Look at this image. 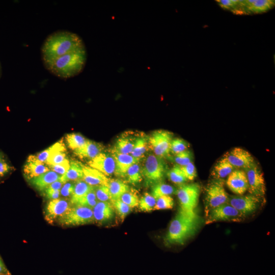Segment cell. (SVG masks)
Returning a JSON list of instances; mask_svg holds the SVG:
<instances>
[{"label": "cell", "instance_id": "49", "mask_svg": "<svg viewBox=\"0 0 275 275\" xmlns=\"http://www.w3.org/2000/svg\"><path fill=\"white\" fill-rule=\"evenodd\" d=\"M1 159V158L0 157V159Z\"/></svg>", "mask_w": 275, "mask_h": 275}, {"label": "cell", "instance_id": "19", "mask_svg": "<svg viewBox=\"0 0 275 275\" xmlns=\"http://www.w3.org/2000/svg\"><path fill=\"white\" fill-rule=\"evenodd\" d=\"M92 186L107 185L109 178L97 170L89 166H84L82 179Z\"/></svg>", "mask_w": 275, "mask_h": 275}, {"label": "cell", "instance_id": "6", "mask_svg": "<svg viewBox=\"0 0 275 275\" xmlns=\"http://www.w3.org/2000/svg\"><path fill=\"white\" fill-rule=\"evenodd\" d=\"M200 192V185L197 183L181 186L177 190L180 209L187 212H194L197 207Z\"/></svg>", "mask_w": 275, "mask_h": 275}, {"label": "cell", "instance_id": "31", "mask_svg": "<svg viewBox=\"0 0 275 275\" xmlns=\"http://www.w3.org/2000/svg\"><path fill=\"white\" fill-rule=\"evenodd\" d=\"M126 177L128 181L132 184H137L142 179V171L138 163H134L128 169Z\"/></svg>", "mask_w": 275, "mask_h": 275}, {"label": "cell", "instance_id": "46", "mask_svg": "<svg viewBox=\"0 0 275 275\" xmlns=\"http://www.w3.org/2000/svg\"><path fill=\"white\" fill-rule=\"evenodd\" d=\"M11 170V167L3 159H0V177H3Z\"/></svg>", "mask_w": 275, "mask_h": 275}, {"label": "cell", "instance_id": "8", "mask_svg": "<svg viewBox=\"0 0 275 275\" xmlns=\"http://www.w3.org/2000/svg\"><path fill=\"white\" fill-rule=\"evenodd\" d=\"M173 139L172 132L164 130L154 131L148 140L154 155L162 158L170 153L171 141Z\"/></svg>", "mask_w": 275, "mask_h": 275}, {"label": "cell", "instance_id": "14", "mask_svg": "<svg viewBox=\"0 0 275 275\" xmlns=\"http://www.w3.org/2000/svg\"><path fill=\"white\" fill-rule=\"evenodd\" d=\"M88 166L97 170L105 175L109 176L115 170V161L112 154L101 152L94 158L90 160Z\"/></svg>", "mask_w": 275, "mask_h": 275}, {"label": "cell", "instance_id": "40", "mask_svg": "<svg viewBox=\"0 0 275 275\" xmlns=\"http://www.w3.org/2000/svg\"><path fill=\"white\" fill-rule=\"evenodd\" d=\"M66 151H58L51 154L47 158L45 163L52 166L63 162L66 158Z\"/></svg>", "mask_w": 275, "mask_h": 275}, {"label": "cell", "instance_id": "47", "mask_svg": "<svg viewBox=\"0 0 275 275\" xmlns=\"http://www.w3.org/2000/svg\"><path fill=\"white\" fill-rule=\"evenodd\" d=\"M63 184L64 183L60 179L52 183L46 189L54 190H60Z\"/></svg>", "mask_w": 275, "mask_h": 275}, {"label": "cell", "instance_id": "2", "mask_svg": "<svg viewBox=\"0 0 275 275\" xmlns=\"http://www.w3.org/2000/svg\"><path fill=\"white\" fill-rule=\"evenodd\" d=\"M200 221L195 212H187L180 209L170 224L164 238V244H183L197 232Z\"/></svg>", "mask_w": 275, "mask_h": 275}, {"label": "cell", "instance_id": "44", "mask_svg": "<svg viewBox=\"0 0 275 275\" xmlns=\"http://www.w3.org/2000/svg\"><path fill=\"white\" fill-rule=\"evenodd\" d=\"M74 183L71 182H67L63 185L60 189V195L64 197H71L74 189Z\"/></svg>", "mask_w": 275, "mask_h": 275}, {"label": "cell", "instance_id": "15", "mask_svg": "<svg viewBox=\"0 0 275 275\" xmlns=\"http://www.w3.org/2000/svg\"><path fill=\"white\" fill-rule=\"evenodd\" d=\"M226 184L233 193L242 195L248 189L245 172L242 170L235 169L228 176Z\"/></svg>", "mask_w": 275, "mask_h": 275}, {"label": "cell", "instance_id": "13", "mask_svg": "<svg viewBox=\"0 0 275 275\" xmlns=\"http://www.w3.org/2000/svg\"><path fill=\"white\" fill-rule=\"evenodd\" d=\"M224 156L235 169L245 170L255 164L254 157L251 153L240 147L233 148Z\"/></svg>", "mask_w": 275, "mask_h": 275}, {"label": "cell", "instance_id": "22", "mask_svg": "<svg viewBox=\"0 0 275 275\" xmlns=\"http://www.w3.org/2000/svg\"><path fill=\"white\" fill-rule=\"evenodd\" d=\"M80 162L72 160L70 161V167L67 172L60 178L64 183L71 181L81 180L83 176V167Z\"/></svg>", "mask_w": 275, "mask_h": 275}, {"label": "cell", "instance_id": "39", "mask_svg": "<svg viewBox=\"0 0 275 275\" xmlns=\"http://www.w3.org/2000/svg\"><path fill=\"white\" fill-rule=\"evenodd\" d=\"M94 190L96 198L98 201H111V195L107 185H100L94 186Z\"/></svg>", "mask_w": 275, "mask_h": 275}, {"label": "cell", "instance_id": "34", "mask_svg": "<svg viewBox=\"0 0 275 275\" xmlns=\"http://www.w3.org/2000/svg\"><path fill=\"white\" fill-rule=\"evenodd\" d=\"M98 202L94 187L92 190L81 198L75 205L85 206L93 209Z\"/></svg>", "mask_w": 275, "mask_h": 275}, {"label": "cell", "instance_id": "35", "mask_svg": "<svg viewBox=\"0 0 275 275\" xmlns=\"http://www.w3.org/2000/svg\"><path fill=\"white\" fill-rule=\"evenodd\" d=\"M111 203L115 211L122 220H123L131 211V208L120 199L112 201Z\"/></svg>", "mask_w": 275, "mask_h": 275}, {"label": "cell", "instance_id": "43", "mask_svg": "<svg viewBox=\"0 0 275 275\" xmlns=\"http://www.w3.org/2000/svg\"><path fill=\"white\" fill-rule=\"evenodd\" d=\"M70 167V161L66 158L63 162L50 166L49 169L60 176L64 175Z\"/></svg>", "mask_w": 275, "mask_h": 275}, {"label": "cell", "instance_id": "21", "mask_svg": "<svg viewBox=\"0 0 275 275\" xmlns=\"http://www.w3.org/2000/svg\"><path fill=\"white\" fill-rule=\"evenodd\" d=\"M61 176L49 170L30 180L31 183L39 191H44L53 182L60 180Z\"/></svg>", "mask_w": 275, "mask_h": 275}, {"label": "cell", "instance_id": "16", "mask_svg": "<svg viewBox=\"0 0 275 275\" xmlns=\"http://www.w3.org/2000/svg\"><path fill=\"white\" fill-rule=\"evenodd\" d=\"M92 210L94 223L98 224L108 222L115 215V210L109 202L98 201Z\"/></svg>", "mask_w": 275, "mask_h": 275}, {"label": "cell", "instance_id": "24", "mask_svg": "<svg viewBox=\"0 0 275 275\" xmlns=\"http://www.w3.org/2000/svg\"><path fill=\"white\" fill-rule=\"evenodd\" d=\"M235 169L223 156L214 165L211 174L216 179H222L228 176Z\"/></svg>", "mask_w": 275, "mask_h": 275}, {"label": "cell", "instance_id": "11", "mask_svg": "<svg viewBox=\"0 0 275 275\" xmlns=\"http://www.w3.org/2000/svg\"><path fill=\"white\" fill-rule=\"evenodd\" d=\"M260 198L254 195H236L229 197L228 203L243 216L255 211L260 203Z\"/></svg>", "mask_w": 275, "mask_h": 275}, {"label": "cell", "instance_id": "30", "mask_svg": "<svg viewBox=\"0 0 275 275\" xmlns=\"http://www.w3.org/2000/svg\"><path fill=\"white\" fill-rule=\"evenodd\" d=\"M148 146L147 140L145 137H136L134 145L130 155L135 158L140 159L146 152Z\"/></svg>", "mask_w": 275, "mask_h": 275}, {"label": "cell", "instance_id": "48", "mask_svg": "<svg viewBox=\"0 0 275 275\" xmlns=\"http://www.w3.org/2000/svg\"><path fill=\"white\" fill-rule=\"evenodd\" d=\"M0 275H11L10 271L6 267L2 258L0 256Z\"/></svg>", "mask_w": 275, "mask_h": 275}, {"label": "cell", "instance_id": "25", "mask_svg": "<svg viewBox=\"0 0 275 275\" xmlns=\"http://www.w3.org/2000/svg\"><path fill=\"white\" fill-rule=\"evenodd\" d=\"M107 186L109 190L111 201L120 199L124 193L129 190L127 184L118 179H109Z\"/></svg>", "mask_w": 275, "mask_h": 275}, {"label": "cell", "instance_id": "29", "mask_svg": "<svg viewBox=\"0 0 275 275\" xmlns=\"http://www.w3.org/2000/svg\"><path fill=\"white\" fill-rule=\"evenodd\" d=\"M68 147L74 151L83 146L87 139L80 133H71L67 134L65 137Z\"/></svg>", "mask_w": 275, "mask_h": 275}, {"label": "cell", "instance_id": "12", "mask_svg": "<svg viewBox=\"0 0 275 275\" xmlns=\"http://www.w3.org/2000/svg\"><path fill=\"white\" fill-rule=\"evenodd\" d=\"M71 207L70 202L65 199L50 200L45 208V218L49 223L52 224L65 214Z\"/></svg>", "mask_w": 275, "mask_h": 275}, {"label": "cell", "instance_id": "45", "mask_svg": "<svg viewBox=\"0 0 275 275\" xmlns=\"http://www.w3.org/2000/svg\"><path fill=\"white\" fill-rule=\"evenodd\" d=\"M46 197L50 200L58 199L60 196V190L45 189L44 191Z\"/></svg>", "mask_w": 275, "mask_h": 275}, {"label": "cell", "instance_id": "23", "mask_svg": "<svg viewBox=\"0 0 275 275\" xmlns=\"http://www.w3.org/2000/svg\"><path fill=\"white\" fill-rule=\"evenodd\" d=\"M136 138L129 135H122L116 141L112 153L130 154L133 148Z\"/></svg>", "mask_w": 275, "mask_h": 275}, {"label": "cell", "instance_id": "27", "mask_svg": "<svg viewBox=\"0 0 275 275\" xmlns=\"http://www.w3.org/2000/svg\"><path fill=\"white\" fill-rule=\"evenodd\" d=\"M58 151H66L65 145L62 140L56 142L37 155H32V156L35 159L45 163L47 158L51 154Z\"/></svg>", "mask_w": 275, "mask_h": 275}, {"label": "cell", "instance_id": "36", "mask_svg": "<svg viewBox=\"0 0 275 275\" xmlns=\"http://www.w3.org/2000/svg\"><path fill=\"white\" fill-rule=\"evenodd\" d=\"M189 144L187 142L180 138L173 139L170 147V152L176 155L187 150Z\"/></svg>", "mask_w": 275, "mask_h": 275}, {"label": "cell", "instance_id": "28", "mask_svg": "<svg viewBox=\"0 0 275 275\" xmlns=\"http://www.w3.org/2000/svg\"><path fill=\"white\" fill-rule=\"evenodd\" d=\"M177 190L172 185L159 182L153 185L151 195L157 199L162 196H170L176 193Z\"/></svg>", "mask_w": 275, "mask_h": 275}, {"label": "cell", "instance_id": "26", "mask_svg": "<svg viewBox=\"0 0 275 275\" xmlns=\"http://www.w3.org/2000/svg\"><path fill=\"white\" fill-rule=\"evenodd\" d=\"M93 188L94 186L90 185L82 180L76 181L74 183L73 191L70 200L71 205H75L81 198Z\"/></svg>", "mask_w": 275, "mask_h": 275}, {"label": "cell", "instance_id": "41", "mask_svg": "<svg viewBox=\"0 0 275 275\" xmlns=\"http://www.w3.org/2000/svg\"><path fill=\"white\" fill-rule=\"evenodd\" d=\"M120 199L131 208L139 205V200L138 197L131 191H128L126 192L120 197Z\"/></svg>", "mask_w": 275, "mask_h": 275}, {"label": "cell", "instance_id": "5", "mask_svg": "<svg viewBox=\"0 0 275 275\" xmlns=\"http://www.w3.org/2000/svg\"><path fill=\"white\" fill-rule=\"evenodd\" d=\"M229 196L224 186L222 179H216L211 182L206 190V211L207 214L211 210L228 202Z\"/></svg>", "mask_w": 275, "mask_h": 275}, {"label": "cell", "instance_id": "33", "mask_svg": "<svg viewBox=\"0 0 275 275\" xmlns=\"http://www.w3.org/2000/svg\"><path fill=\"white\" fill-rule=\"evenodd\" d=\"M167 175L169 179L176 184H181L187 180L180 167L178 165L174 166L168 171Z\"/></svg>", "mask_w": 275, "mask_h": 275}, {"label": "cell", "instance_id": "3", "mask_svg": "<svg viewBox=\"0 0 275 275\" xmlns=\"http://www.w3.org/2000/svg\"><path fill=\"white\" fill-rule=\"evenodd\" d=\"M166 171L167 166L162 158L150 154L145 159L142 175L148 185H154L160 182L167 173Z\"/></svg>", "mask_w": 275, "mask_h": 275}, {"label": "cell", "instance_id": "7", "mask_svg": "<svg viewBox=\"0 0 275 275\" xmlns=\"http://www.w3.org/2000/svg\"><path fill=\"white\" fill-rule=\"evenodd\" d=\"M272 0H235L231 12L236 14H253L265 12L274 6Z\"/></svg>", "mask_w": 275, "mask_h": 275}, {"label": "cell", "instance_id": "32", "mask_svg": "<svg viewBox=\"0 0 275 275\" xmlns=\"http://www.w3.org/2000/svg\"><path fill=\"white\" fill-rule=\"evenodd\" d=\"M156 199L149 193H146L139 202V208L141 211L150 212L153 210L156 203Z\"/></svg>", "mask_w": 275, "mask_h": 275}, {"label": "cell", "instance_id": "4", "mask_svg": "<svg viewBox=\"0 0 275 275\" xmlns=\"http://www.w3.org/2000/svg\"><path fill=\"white\" fill-rule=\"evenodd\" d=\"M62 226L71 227L84 225L94 223L92 209L74 205L58 221Z\"/></svg>", "mask_w": 275, "mask_h": 275}, {"label": "cell", "instance_id": "38", "mask_svg": "<svg viewBox=\"0 0 275 275\" xmlns=\"http://www.w3.org/2000/svg\"><path fill=\"white\" fill-rule=\"evenodd\" d=\"M193 155L192 152L189 150H185L175 155L174 161L179 166L182 167L193 162Z\"/></svg>", "mask_w": 275, "mask_h": 275}, {"label": "cell", "instance_id": "18", "mask_svg": "<svg viewBox=\"0 0 275 275\" xmlns=\"http://www.w3.org/2000/svg\"><path fill=\"white\" fill-rule=\"evenodd\" d=\"M50 169L44 163L35 159L32 155H30L23 167V173L25 177L31 180L48 171Z\"/></svg>", "mask_w": 275, "mask_h": 275}, {"label": "cell", "instance_id": "10", "mask_svg": "<svg viewBox=\"0 0 275 275\" xmlns=\"http://www.w3.org/2000/svg\"><path fill=\"white\" fill-rule=\"evenodd\" d=\"M244 171L246 173L248 182V190L250 195L260 198L263 197L265 194L266 187L261 171L255 164Z\"/></svg>", "mask_w": 275, "mask_h": 275}, {"label": "cell", "instance_id": "9", "mask_svg": "<svg viewBox=\"0 0 275 275\" xmlns=\"http://www.w3.org/2000/svg\"><path fill=\"white\" fill-rule=\"evenodd\" d=\"M207 215V224L218 221H239L244 216L228 202L211 210Z\"/></svg>", "mask_w": 275, "mask_h": 275}, {"label": "cell", "instance_id": "37", "mask_svg": "<svg viewBox=\"0 0 275 275\" xmlns=\"http://www.w3.org/2000/svg\"><path fill=\"white\" fill-rule=\"evenodd\" d=\"M174 200L170 196H162L156 200L154 210L169 209L173 207Z\"/></svg>", "mask_w": 275, "mask_h": 275}, {"label": "cell", "instance_id": "1", "mask_svg": "<svg viewBox=\"0 0 275 275\" xmlns=\"http://www.w3.org/2000/svg\"><path fill=\"white\" fill-rule=\"evenodd\" d=\"M45 67L52 74L64 79L80 73L87 61V50L82 39L76 34L58 31L49 35L41 47Z\"/></svg>", "mask_w": 275, "mask_h": 275}, {"label": "cell", "instance_id": "17", "mask_svg": "<svg viewBox=\"0 0 275 275\" xmlns=\"http://www.w3.org/2000/svg\"><path fill=\"white\" fill-rule=\"evenodd\" d=\"M115 161V170L114 174L117 176L126 177L128 169L132 164L138 163L140 160L130 154H118L112 153Z\"/></svg>", "mask_w": 275, "mask_h": 275}, {"label": "cell", "instance_id": "42", "mask_svg": "<svg viewBox=\"0 0 275 275\" xmlns=\"http://www.w3.org/2000/svg\"><path fill=\"white\" fill-rule=\"evenodd\" d=\"M180 168L187 180H193L196 177L197 171L193 162Z\"/></svg>", "mask_w": 275, "mask_h": 275}, {"label": "cell", "instance_id": "20", "mask_svg": "<svg viewBox=\"0 0 275 275\" xmlns=\"http://www.w3.org/2000/svg\"><path fill=\"white\" fill-rule=\"evenodd\" d=\"M103 148V145L100 143L87 140L83 146L73 151V152L79 158L88 159L90 160L101 153Z\"/></svg>", "mask_w": 275, "mask_h": 275}]
</instances>
